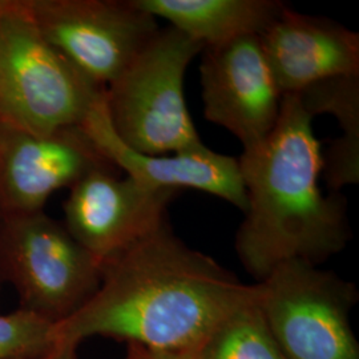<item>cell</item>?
<instances>
[{
    "label": "cell",
    "mask_w": 359,
    "mask_h": 359,
    "mask_svg": "<svg viewBox=\"0 0 359 359\" xmlns=\"http://www.w3.org/2000/svg\"><path fill=\"white\" fill-rule=\"evenodd\" d=\"M298 93L283 95L269 137L238 158L246 192L236 252L257 281L287 261L318 265L348 241L346 200L322 193L321 142Z\"/></svg>",
    "instance_id": "obj_2"
},
{
    "label": "cell",
    "mask_w": 359,
    "mask_h": 359,
    "mask_svg": "<svg viewBox=\"0 0 359 359\" xmlns=\"http://www.w3.org/2000/svg\"><path fill=\"white\" fill-rule=\"evenodd\" d=\"M200 65L204 115L228 129L250 149L276 127L283 95L278 90L259 36H243L208 47Z\"/></svg>",
    "instance_id": "obj_9"
},
{
    "label": "cell",
    "mask_w": 359,
    "mask_h": 359,
    "mask_svg": "<svg viewBox=\"0 0 359 359\" xmlns=\"http://www.w3.org/2000/svg\"><path fill=\"white\" fill-rule=\"evenodd\" d=\"M246 285L170 231L168 222L102 264L96 293L55 325V339L105 337L157 350H196L231 313L255 302Z\"/></svg>",
    "instance_id": "obj_1"
},
{
    "label": "cell",
    "mask_w": 359,
    "mask_h": 359,
    "mask_svg": "<svg viewBox=\"0 0 359 359\" xmlns=\"http://www.w3.org/2000/svg\"><path fill=\"white\" fill-rule=\"evenodd\" d=\"M176 193L121 177L115 167L99 168L69 188L63 224L104 264L161 228Z\"/></svg>",
    "instance_id": "obj_8"
},
{
    "label": "cell",
    "mask_w": 359,
    "mask_h": 359,
    "mask_svg": "<svg viewBox=\"0 0 359 359\" xmlns=\"http://www.w3.org/2000/svg\"><path fill=\"white\" fill-rule=\"evenodd\" d=\"M104 158L130 179L154 189H196L210 193L245 212L246 192L238 160L205 145L164 156L139 154L121 142L111 124L103 96L80 126Z\"/></svg>",
    "instance_id": "obj_11"
},
{
    "label": "cell",
    "mask_w": 359,
    "mask_h": 359,
    "mask_svg": "<svg viewBox=\"0 0 359 359\" xmlns=\"http://www.w3.org/2000/svg\"><path fill=\"white\" fill-rule=\"evenodd\" d=\"M258 306L287 359H359L350 325L353 283L305 261H287L257 283Z\"/></svg>",
    "instance_id": "obj_6"
},
{
    "label": "cell",
    "mask_w": 359,
    "mask_h": 359,
    "mask_svg": "<svg viewBox=\"0 0 359 359\" xmlns=\"http://www.w3.org/2000/svg\"><path fill=\"white\" fill-rule=\"evenodd\" d=\"M0 270L19 308L53 325L76 313L102 281V264L44 210L0 219Z\"/></svg>",
    "instance_id": "obj_5"
},
{
    "label": "cell",
    "mask_w": 359,
    "mask_h": 359,
    "mask_svg": "<svg viewBox=\"0 0 359 359\" xmlns=\"http://www.w3.org/2000/svg\"><path fill=\"white\" fill-rule=\"evenodd\" d=\"M257 299L217 325L194 350L197 359H287L270 332Z\"/></svg>",
    "instance_id": "obj_15"
},
{
    "label": "cell",
    "mask_w": 359,
    "mask_h": 359,
    "mask_svg": "<svg viewBox=\"0 0 359 359\" xmlns=\"http://www.w3.org/2000/svg\"><path fill=\"white\" fill-rule=\"evenodd\" d=\"M127 359H197L194 350H157L128 344Z\"/></svg>",
    "instance_id": "obj_17"
},
{
    "label": "cell",
    "mask_w": 359,
    "mask_h": 359,
    "mask_svg": "<svg viewBox=\"0 0 359 359\" xmlns=\"http://www.w3.org/2000/svg\"><path fill=\"white\" fill-rule=\"evenodd\" d=\"M204 48L243 36H261L287 7L278 0H133Z\"/></svg>",
    "instance_id": "obj_13"
},
{
    "label": "cell",
    "mask_w": 359,
    "mask_h": 359,
    "mask_svg": "<svg viewBox=\"0 0 359 359\" xmlns=\"http://www.w3.org/2000/svg\"><path fill=\"white\" fill-rule=\"evenodd\" d=\"M77 344L56 341L55 346L40 359H77Z\"/></svg>",
    "instance_id": "obj_18"
},
{
    "label": "cell",
    "mask_w": 359,
    "mask_h": 359,
    "mask_svg": "<svg viewBox=\"0 0 359 359\" xmlns=\"http://www.w3.org/2000/svg\"><path fill=\"white\" fill-rule=\"evenodd\" d=\"M204 47L169 26L105 90L111 124L136 152L164 156L204 147L187 107L184 83Z\"/></svg>",
    "instance_id": "obj_4"
},
{
    "label": "cell",
    "mask_w": 359,
    "mask_h": 359,
    "mask_svg": "<svg viewBox=\"0 0 359 359\" xmlns=\"http://www.w3.org/2000/svg\"><path fill=\"white\" fill-rule=\"evenodd\" d=\"M40 34L95 86L120 76L158 32L133 0H22Z\"/></svg>",
    "instance_id": "obj_7"
},
{
    "label": "cell",
    "mask_w": 359,
    "mask_h": 359,
    "mask_svg": "<svg viewBox=\"0 0 359 359\" xmlns=\"http://www.w3.org/2000/svg\"><path fill=\"white\" fill-rule=\"evenodd\" d=\"M104 92L43 38L22 0H0V126L80 127Z\"/></svg>",
    "instance_id": "obj_3"
},
{
    "label": "cell",
    "mask_w": 359,
    "mask_h": 359,
    "mask_svg": "<svg viewBox=\"0 0 359 359\" xmlns=\"http://www.w3.org/2000/svg\"><path fill=\"white\" fill-rule=\"evenodd\" d=\"M304 107L313 116L333 115L344 135L323 157L325 179L330 192L359 181V76L333 77L301 90Z\"/></svg>",
    "instance_id": "obj_14"
},
{
    "label": "cell",
    "mask_w": 359,
    "mask_h": 359,
    "mask_svg": "<svg viewBox=\"0 0 359 359\" xmlns=\"http://www.w3.org/2000/svg\"><path fill=\"white\" fill-rule=\"evenodd\" d=\"M55 344L51 322L20 308L0 314V359H40Z\"/></svg>",
    "instance_id": "obj_16"
},
{
    "label": "cell",
    "mask_w": 359,
    "mask_h": 359,
    "mask_svg": "<svg viewBox=\"0 0 359 359\" xmlns=\"http://www.w3.org/2000/svg\"><path fill=\"white\" fill-rule=\"evenodd\" d=\"M259 40L283 95L333 77L359 76V35L332 19L287 6Z\"/></svg>",
    "instance_id": "obj_12"
},
{
    "label": "cell",
    "mask_w": 359,
    "mask_h": 359,
    "mask_svg": "<svg viewBox=\"0 0 359 359\" xmlns=\"http://www.w3.org/2000/svg\"><path fill=\"white\" fill-rule=\"evenodd\" d=\"M114 167L81 127L35 135L0 126V219L41 212L52 193Z\"/></svg>",
    "instance_id": "obj_10"
}]
</instances>
